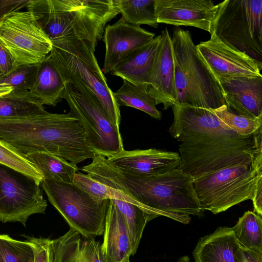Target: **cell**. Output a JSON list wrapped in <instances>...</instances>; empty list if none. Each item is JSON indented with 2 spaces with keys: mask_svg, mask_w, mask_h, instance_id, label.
<instances>
[{
  "mask_svg": "<svg viewBox=\"0 0 262 262\" xmlns=\"http://www.w3.org/2000/svg\"><path fill=\"white\" fill-rule=\"evenodd\" d=\"M0 164L33 179L40 185L43 176L36 166L14 147L0 139Z\"/></svg>",
  "mask_w": 262,
  "mask_h": 262,
  "instance_id": "f546056e",
  "label": "cell"
},
{
  "mask_svg": "<svg viewBox=\"0 0 262 262\" xmlns=\"http://www.w3.org/2000/svg\"><path fill=\"white\" fill-rule=\"evenodd\" d=\"M31 0H0V22L11 13L26 7Z\"/></svg>",
  "mask_w": 262,
  "mask_h": 262,
  "instance_id": "d590c367",
  "label": "cell"
},
{
  "mask_svg": "<svg viewBox=\"0 0 262 262\" xmlns=\"http://www.w3.org/2000/svg\"><path fill=\"white\" fill-rule=\"evenodd\" d=\"M73 183L96 200L110 199L112 196L111 188L110 187L95 180L87 174L76 172Z\"/></svg>",
  "mask_w": 262,
  "mask_h": 262,
  "instance_id": "836d02e7",
  "label": "cell"
},
{
  "mask_svg": "<svg viewBox=\"0 0 262 262\" xmlns=\"http://www.w3.org/2000/svg\"><path fill=\"white\" fill-rule=\"evenodd\" d=\"M40 64L16 67L7 75L0 77V84L8 85L13 90L29 91L35 82Z\"/></svg>",
  "mask_w": 262,
  "mask_h": 262,
  "instance_id": "d6a6232c",
  "label": "cell"
},
{
  "mask_svg": "<svg viewBox=\"0 0 262 262\" xmlns=\"http://www.w3.org/2000/svg\"><path fill=\"white\" fill-rule=\"evenodd\" d=\"M111 189L112 196L110 200L115 204L126 222L132 241L133 256L137 251L147 223L161 215L140 205L123 192Z\"/></svg>",
  "mask_w": 262,
  "mask_h": 262,
  "instance_id": "603a6c76",
  "label": "cell"
},
{
  "mask_svg": "<svg viewBox=\"0 0 262 262\" xmlns=\"http://www.w3.org/2000/svg\"><path fill=\"white\" fill-rule=\"evenodd\" d=\"M82 170L145 208L182 223L188 224L190 215H199L203 211L193 179L182 170L152 176L133 174L117 167L106 158L94 154L92 162Z\"/></svg>",
  "mask_w": 262,
  "mask_h": 262,
  "instance_id": "7a4b0ae2",
  "label": "cell"
},
{
  "mask_svg": "<svg viewBox=\"0 0 262 262\" xmlns=\"http://www.w3.org/2000/svg\"><path fill=\"white\" fill-rule=\"evenodd\" d=\"M26 8L52 43L83 40L95 47L119 13L114 0H31Z\"/></svg>",
  "mask_w": 262,
  "mask_h": 262,
  "instance_id": "277c9868",
  "label": "cell"
},
{
  "mask_svg": "<svg viewBox=\"0 0 262 262\" xmlns=\"http://www.w3.org/2000/svg\"><path fill=\"white\" fill-rule=\"evenodd\" d=\"M160 39L161 35H159L133 50L113 69L111 74L138 85L147 92L148 77Z\"/></svg>",
  "mask_w": 262,
  "mask_h": 262,
  "instance_id": "7402d4cb",
  "label": "cell"
},
{
  "mask_svg": "<svg viewBox=\"0 0 262 262\" xmlns=\"http://www.w3.org/2000/svg\"><path fill=\"white\" fill-rule=\"evenodd\" d=\"M52 247L53 262H106L99 241L71 228L52 240Z\"/></svg>",
  "mask_w": 262,
  "mask_h": 262,
  "instance_id": "d6986e66",
  "label": "cell"
},
{
  "mask_svg": "<svg viewBox=\"0 0 262 262\" xmlns=\"http://www.w3.org/2000/svg\"><path fill=\"white\" fill-rule=\"evenodd\" d=\"M237 262H262V252L240 247L236 255Z\"/></svg>",
  "mask_w": 262,
  "mask_h": 262,
  "instance_id": "74e56055",
  "label": "cell"
},
{
  "mask_svg": "<svg viewBox=\"0 0 262 262\" xmlns=\"http://www.w3.org/2000/svg\"><path fill=\"white\" fill-rule=\"evenodd\" d=\"M240 246L262 252V218L255 212L247 211L232 227Z\"/></svg>",
  "mask_w": 262,
  "mask_h": 262,
  "instance_id": "83f0119b",
  "label": "cell"
},
{
  "mask_svg": "<svg viewBox=\"0 0 262 262\" xmlns=\"http://www.w3.org/2000/svg\"><path fill=\"white\" fill-rule=\"evenodd\" d=\"M0 42L15 67L40 63L52 49V42L28 8L7 15L0 22Z\"/></svg>",
  "mask_w": 262,
  "mask_h": 262,
  "instance_id": "8fae6325",
  "label": "cell"
},
{
  "mask_svg": "<svg viewBox=\"0 0 262 262\" xmlns=\"http://www.w3.org/2000/svg\"><path fill=\"white\" fill-rule=\"evenodd\" d=\"M95 49L92 43L83 40L59 41L52 43L49 55L62 81L75 78L84 84L96 96L113 124L120 129V107L99 66Z\"/></svg>",
  "mask_w": 262,
  "mask_h": 262,
  "instance_id": "8992f818",
  "label": "cell"
},
{
  "mask_svg": "<svg viewBox=\"0 0 262 262\" xmlns=\"http://www.w3.org/2000/svg\"><path fill=\"white\" fill-rule=\"evenodd\" d=\"M209 33L210 37L262 64V1L219 3Z\"/></svg>",
  "mask_w": 262,
  "mask_h": 262,
  "instance_id": "52a82bcc",
  "label": "cell"
},
{
  "mask_svg": "<svg viewBox=\"0 0 262 262\" xmlns=\"http://www.w3.org/2000/svg\"><path fill=\"white\" fill-rule=\"evenodd\" d=\"M122 262H130L129 258L126 259L125 260H123Z\"/></svg>",
  "mask_w": 262,
  "mask_h": 262,
  "instance_id": "60d3db41",
  "label": "cell"
},
{
  "mask_svg": "<svg viewBox=\"0 0 262 262\" xmlns=\"http://www.w3.org/2000/svg\"><path fill=\"white\" fill-rule=\"evenodd\" d=\"M240 247L232 227H219L200 238L192 255L195 262H237Z\"/></svg>",
  "mask_w": 262,
  "mask_h": 262,
  "instance_id": "44dd1931",
  "label": "cell"
},
{
  "mask_svg": "<svg viewBox=\"0 0 262 262\" xmlns=\"http://www.w3.org/2000/svg\"><path fill=\"white\" fill-rule=\"evenodd\" d=\"M169 133L179 142L177 169L193 179L223 168L262 160L261 128L242 136L211 109L176 104Z\"/></svg>",
  "mask_w": 262,
  "mask_h": 262,
  "instance_id": "6da1fadb",
  "label": "cell"
},
{
  "mask_svg": "<svg viewBox=\"0 0 262 262\" xmlns=\"http://www.w3.org/2000/svg\"><path fill=\"white\" fill-rule=\"evenodd\" d=\"M41 187L50 203L83 236L103 235L110 200H97L73 183L43 179Z\"/></svg>",
  "mask_w": 262,
  "mask_h": 262,
  "instance_id": "30bf717a",
  "label": "cell"
},
{
  "mask_svg": "<svg viewBox=\"0 0 262 262\" xmlns=\"http://www.w3.org/2000/svg\"><path fill=\"white\" fill-rule=\"evenodd\" d=\"M154 9L158 24L193 27L209 33L217 5L211 0H155Z\"/></svg>",
  "mask_w": 262,
  "mask_h": 262,
  "instance_id": "5bb4252c",
  "label": "cell"
},
{
  "mask_svg": "<svg viewBox=\"0 0 262 262\" xmlns=\"http://www.w3.org/2000/svg\"><path fill=\"white\" fill-rule=\"evenodd\" d=\"M196 47L216 80L234 76H261L262 64L214 37L201 42Z\"/></svg>",
  "mask_w": 262,
  "mask_h": 262,
  "instance_id": "4fadbf2b",
  "label": "cell"
},
{
  "mask_svg": "<svg viewBox=\"0 0 262 262\" xmlns=\"http://www.w3.org/2000/svg\"><path fill=\"white\" fill-rule=\"evenodd\" d=\"M33 249L27 240L14 239L7 234H0V262H28Z\"/></svg>",
  "mask_w": 262,
  "mask_h": 262,
  "instance_id": "1f68e13d",
  "label": "cell"
},
{
  "mask_svg": "<svg viewBox=\"0 0 262 262\" xmlns=\"http://www.w3.org/2000/svg\"><path fill=\"white\" fill-rule=\"evenodd\" d=\"M147 92L156 105L164 110L176 103L174 61L171 36L167 28L162 31L160 41L148 79Z\"/></svg>",
  "mask_w": 262,
  "mask_h": 262,
  "instance_id": "9a60e30c",
  "label": "cell"
},
{
  "mask_svg": "<svg viewBox=\"0 0 262 262\" xmlns=\"http://www.w3.org/2000/svg\"><path fill=\"white\" fill-rule=\"evenodd\" d=\"M211 110L223 122L240 135H250L261 128L262 116L252 117L234 113L226 105Z\"/></svg>",
  "mask_w": 262,
  "mask_h": 262,
  "instance_id": "4dcf8cb0",
  "label": "cell"
},
{
  "mask_svg": "<svg viewBox=\"0 0 262 262\" xmlns=\"http://www.w3.org/2000/svg\"><path fill=\"white\" fill-rule=\"evenodd\" d=\"M26 156L40 171L43 179L73 183L78 170L77 166L50 153L35 152Z\"/></svg>",
  "mask_w": 262,
  "mask_h": 262,
  "instance_id": "484cf974",
  "label": "cell"
},
{
  "mask_svg": "<svg viewBox=\"0 0 262 262\" xmlns=\"http://www.w3.org/2000/svg\"><path fill=\"white\" fill-rule=\"evenodd\" d=\"M64 89V83L49 54L40 62L29 92L42 105L55 106L63 99Z\"/></svg>",
  "mask_w": 262,
  "mask_h": 262,
  "instance_id": "cb8c5ba5",
  "label": "cell"
},
{
  "mask_svg": "<svg viewBox=\"0 0 262 262\" xmlns=\"http://www.w3.org/2000/svg\"><path fill=\"white\" fill-rule=\"evenodd\" d=\"M123 80L122 86L114 92L119 106L132 107L145 112L153 118L161 119V113L157 109L154 100L147 92L138 85Z\"/></svg>",
  "mask_w": 262,
  "mask_h": 262,
  "instance_id": "4316f807",
  "label": "cell"
},
{
  "mask_svg": "<svg viewBox=\"0 0 262 262\" xmlns=\"http://www.w3.org/2000/svg\"><path fill=\"white\" fill-rule=\"evenodd\" d=\"M106 159L122 170L139 176L165 173L177 169L180 163L179 153L156 148L124 149Z\"/></svg>",
  "mask_w": 262,
  "mask_h": 262,
  "instance_id": "ac0fdd59",
  "label": "cell"
},
{
  "mask_svg": "<svg viewBox=\"0 0 262 262\" xmlns=\"http://www.w3.org/2000/svg\"><path fill=\"white\" fill-rule=\"evenodd\" d=\"M1 77V76H0Z\"/></svg>",
  "mask_w": 262,
  "mask_h": 262,
  "instance_id": "b9f144b4",
  "label": "cell"
},
{
  "mask_svg": "<svg viewBox=\"0 0 262 262\" xmlns=\"http://www.w3.org/2000/svg\"><path fill=\"white\" fill-rule=\"evenodd\" d=\"M63 81V99L70 112L83 128L86 143L93 152L108 158L123 150L120 130L110 120L96 96L77 78Z\"/></svg>",
  "mask_w": 262,
  "mask_h": 262,
  "instance_id": "9c48e42d",
  "label": "cell"
},
{
  "mask_svg": "<svg viewBox=\"0 0 262 262\" xmlns=\"http://www.w3.org/2000/svg\"><path fill=\"white\" fill-rule=\"evenodd\" d=\"M0 139L25 156L46 152L75 166L94 155L86 143L83 128L70 112L0 118Z\"/></svg>",
  "mask_w": 262,
  "mask_h": 262,
  "instance_id": "3957f363",
  "label": "cell"
},
{
  "mask_svg": "<svg viewBox=\"0 0 262 262\" xmlns=\"http://www.w3.org/2000/svg\"><path fill=\"white\" fill-rule=\"evenodd\" d=\"M254 211L257 214L262 215V180L256 187L252 199Z\"/></svg>",
  "mask_w": 262,
  "mask_h": 262,
  "instance_id": "f35d334b",
  "label": "cell"
},
{
  "mask_svg": "<svg viewBox=\"0 0 262 262\" xmlns=\"http://www.w3.org/2000/svg\"><path fill=\"white\" fill-rule=\"evenodd\" d=\"M31 244L33 254L28 262H53L52 240L25 235Z\"/></svg>",
  "mask_w": 262,
  "mask_h": 262,
  "instance_id": "e575fe53",
  "label": "cell"
},
{
  "mask_svg": "<svg viewBox=\"0 0 262 262\" xmlns=\"http://www.w3.org/2000/svg\"><path fill=\"white\" fill-rule=\"evenodd\" d=\"M15 67L11 55L0 42V76L7 75Z\"/></svg>",
  "mask_w": 262,
  "mask_h": 262,
  "instance_id": "8d00e7d4",
  "label": "cell"
},
{
  "mask_svg": "<svg viewBox=\"0 0 262 262\" xmlns=\"http://www.w3.org/2000/svg\"><path fill=\"white\" fill-rule=\"evenodd\" d=\"M171 39L176 104L210 109L226 105L220 85L200 56L190 31L176 28Z\"/></svg>",
  "mask_w": 262,
  "mask_h": 262,
  "instance_id": "5b68a950",
  "label": "cell"
},
{
  "mask_svg": "<svg viewBox=\"0 0 262 262\" xmlns=\"http://www.w3.org/2000/svg\"><path fill=\"white\" fill-rule=\"evenodd\" d=\"M178 262H190V258L187 255L183 256L180 257Z\"/></svg>",
  "mask_w": 262,
  "mask_h": 262,
  "instance_id": "ab89813d",
  "label": "cell"
},
{
  "mask_svg": "<svg viewBox=\"0 0 262 262\" xmlns=\"http://www.w3.org/2000/svg\"><path fill=\"white\" fill-rule=\"evenodd\" d=\"M47 203L40 185L0 164V221L25 226L30 216L45 213Z\"/></svg>",
  "mask_w": 262,
  "mask_h": 262,
  "instance_id": "7c38bea8",
  "label": "cell"
},
{
  "mask_svg": "<svg viewBox=\"0 0 262 262\" xmlns=\"http://www.w3.org/2000/svg\"><path fill=\"white\" fill-rule=\"evenodd\" d=\"M121 14V18L128 24L140 26L146 25L155 28L158 27L155 12V0H114Z\"/></svg>",
  "mask_w": 262,
  "mask_h": 262,
  "instance_id": "f1b7e54d",
  "label": "cell"
},
{
  "mask_svg": "<svg viewBox=\"0 0 262 262\" xmlns=\"http://www.w3.org/2000/svg\"><path fill=\"white\" fill-rule=\"evenodd\" d=\"M103 235L101 250L106 262H122L132 255V241L126 222L111 200Z\"/></svg>",
  "mask_w": 262,
  "mask_h": 262,
  "instance_id": "ffe728a7",
  "label": "cell"
},
{
  "mask_svg": "<svg viewBox=\"0 0 262 262\" xmlns=\"http://www.w3.org/2000/svg\"><path fill=\"white\" fill-rule=\"evenodd\" d=\"M46 112L43 105L29 91L12 89L0 96V118L26 117Z\"/></svg>",
  "mask_w": 262,
  "mask_h": 262,
  "instance_id": "d4e9b609",
  "label": "cell"
},
{
  "mask_svg": "<svg viewBox=\"0 0 262 262\" xmlns=\"http://www.w3.org/2000/svg\"><path fill=\"white\" fill-rule=\"evenodd\" d=\"M217 81L228 107L238 114L262 116V75L234 76Z\"/></svg>",
  "mask_w": 262,
  "mask_h": 262,
  "instance_id": "e0dca14e",
  "label": "cell"
},
{
  "mask_svg": "<svg viewBox=\"0 0 262 262\" xmlns=\"http://www.w3.org/2000/svg\"><path fill=\"white\" fill-rule=\"evenodd\" d=\"M155 33L140 26L128 24L121 17L117 22L107 25L103 34L105 47L103 74L113 69L133 50L148 42Z\"/></svg>",
  "mask_w": 262,
  "mask_h": 262,
  "instance_id": "2e32d148",
  "label": "cell"
},
{
  "mask_svg": "<svg viewBox=\"0 0 262 262\" xmlns=\"http://www.w3.org/2000/svg\"><path fill=\"white\" fill-rule=\"evenodd\" d=\"M261 180L262 160L206 173L193 179V186L202 210L216 214L252 200Z\"/></svg>",
  "mask_w": 262,
  "mask_h": 262,
  "instance_id": "ba28073f",
  "label": "cell"
}]
</instances>
